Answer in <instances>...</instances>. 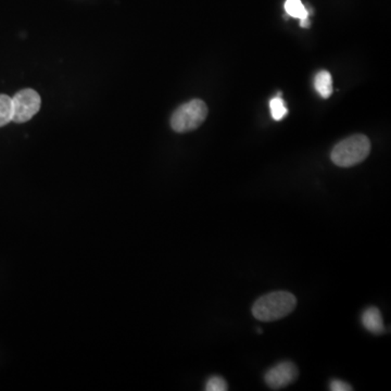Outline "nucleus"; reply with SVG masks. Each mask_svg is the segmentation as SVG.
<instances>
[{
    "mask_svg": "<svg viewBox=\"0 0 391 391\" xmlns=\"http://www.w3.org/2000/svg\"><path fill=\"white\" fill-rule=\"evenodd\" d=\"M297 298L289 291H273L262 296L252 305V315L261 322L279 321L293 312Z\"/></svg>",
    "mask_w": 391,
    "mask_h": 391,
    "instance_id": "1",
    "label": "nucleus"
},
{
    "mask_svg": "<svg viewBox=\"0 0 391 391\" xmlns=\"http://www.w3.org/2000/svg\"><path fill=\"white\" fill-rule=\"evenodd\" d=\"M370 152V140L365 135H353L333 147L331 159L337 166L351 168L363 162Z\"/></svg>",
    "mask_w": 391,
    "mask_h": 391,
    "instance_id": "2",
    "label": "nucleus"
},
{
    "mask_svg": "<svg viewBox=\"0 0 391 391\" xmlns=\"http://www.w3.org/2000/svg\"><path fill=\"white\" fill-rule=\"evenodd\" d=\"M208 116V107L200 99H192L190 102L178 107L171 118V128L178 133L190 132L199 128Z\"/></svg>",
    "mask_w": 391,
    "mask_h": 391,
    "instance_id": "3",
    "label": "nucleus"
},
{
    "mask_svg": "<svg viewBox=\"0 0 391 391\" xmlns=\"http://www.w3.org/2000/svg\"><path fill=\"white\" fill-rule=\"evenodd\" d=\"M13 122L25 123L41 109V99L34 89H22L13 97Z\"/></svg>",
    "mask_w": 391,
    "mask_h": 391,
    "instance_id": "4",
    "label": "nucleus"
},
{
    "mask_svg": "<svg viewBox=\"0 0 391 391\" xmlns=\"http://www.w3.org/2000/svg\"><path fill=\"white\" fill-rule=\"evenodd\" d=\"M299 376V371L295 363L283 361L277 363L264 375V382L274 390L285 388L296 382Z\"/></svg>",
    "mask_w": 391,
    "mask_h": 391,
    "instance_id": "5",
    "label": "nucleus"
},
{
    "mask_svg": "<svg viewBox=\"0 0 391 391\" xmlns=\"http://www.w3.org/2000/svg\"><path fill=\"white\" fill-rule=\"evenodd\" d=\"M361 321L363 326L370 333L374 335H382L385 333L384 321L378 307H370L365 309L361 317Z\"/></svg>",
    "mask_w": 391,
    "mask_h": 391,
    "instance_id": "6",
    "label": "nucleus"
},
{
    "mask_svg": "<svg viewBox=\"0 0 391 391\" xmlns=\"http://www.w3.org/2000/svg\"><path fill=\"white\" fill-rule=\"evenodd\" d=\"M314 86L322 98L327 99L333 94V77L329 71H319L314 79Z\"/></svg>",
    "mask_w": 391,
    "mask_h": 391,
    "instance_id": "7",
    "label": "nucleus"
},
{
    "mask_svg": "<svg viewBox=\"0 0 391 391\" xmlns=\"http://www.w3.org/2000/svg\"><path fill=\"white\" fill-rule=\"evenodd\" d=\"M284 7H285L286 13L289 17L299 20L310 17L307 7L303 5L301 0H286Z\"/></svg>",
    "mask_w": 391,
    "mask_h": 391,
    "instance_id": "8",
    "label": "nucleus"
},
{
    "mask_svg": "<svg viewBox=\"0 0 391 391\" xmlns=\"http://www.w3.org/2000/svg\"><path fill=\"white\" fill-rule=\"evenodd\" d=\"M13 99L7 95H0V128L13 121Z\"/></svg>",
    "mask_w": 391,
    "mask_h": 391,
    "instance_id": "9",
    "label": "nucleus"
},
{
    "mask_svg": "<svg viewBox=\"0 0 391 391\" xmlns=\"http://www.w3.org/2000/svg\"><path fill=\"white\" fill-rule=\"evenodd\" d=\"M270 109H271L272 118L275 121L283 120L289 113V109L286 107L285 101L281 98V94L277 97H274L270 101Z\"/></svg>",
    "mask_w": 391,
    "mask_h": 391,
    "instance_id": "10",
    "label": "nucleus"
},
{
    "mask_svg": "<svg viewBox=\"0 0 391 391\" xmlns=\"http://www.w3.org/2000/svg\"><path fill=\"white\" fill-rule=\"evenodd\" d=\"M204 389L206 391H226L228 390V385L223 377L212 376L206 380Z\"/></svg>",
    "mask_w": 391,
    "mask_h": 391,
    "instance_id": "11",
    "label": "nucleus"
},
{
    "mask_svg": "<svg viewBox=\"0 0 391 391\" xmlns=\"http://www.w3.org/2000/svg\"><path fill=\"white\" fill-rule=\"evenodd\" d=\"M329 389L333 391H351L353 390L352 386L347 384L346 382L340 380V379H333L329 383Z\"/></svg>",
    "mask_w": 391,
    "mask_h": 391,
    "instance_id": "12",
    "label": "nucleus"
},
{
    "mask_svg": "<svg viewBox=\"0 0 391 391\" xmlns=\"http://www.w3.org/2000/svg\"><path fill=\"white\" fill-rule=\"evenodd\" d=\"M310 25H311V23H310L309 17L300 20V27H303V29H307V27H310Z\"/></svg>",
    "mask_w": 391,
    "mask_h": 391,
    "instance_id": "13",
    "label": "nucleus"
}]
</instances>
